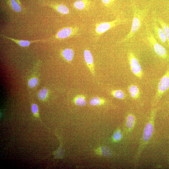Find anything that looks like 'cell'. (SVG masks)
<instances>
[{
    "label": "cell",
    "instance_id": "cell-26",
    "mask_svg": "<svg viewBox=\"0 0 169 169\" xmlns=\"http://www.w3.org/2000/svg\"><path fill=\"white\" fill-rule=\"evenodd\" d=\"M122 135L120 131L119 130L116 131L114 134L113 138L114 140L118 141L121 139Z\"/></svg>",
    "mask_w": 169,
    "mask_h": 169
},
{
    "label": "cell",
    "instance_id": "cell-9",
    "mask_svg": "<svg viewBox=\"0 0 169 169\" xmlns=\"http://www.w3.org/2000/svg\"><path fill=\"white\" fill-rule=\"evenodd\" d=\"M46 5L54 8L58 12L63 14H66L69 13V10L65 5L54 2H45Z\"/></svg>",
    "mask_w": 169,
    "mask_h": 169
},
{
    "label": "cell",
    "instance_id": "cell-3",
    "mask_svg": "<svg viewBox=\"0 0 169 169\" xmlns=\"http://www.w3.org/2000/svg\"><path fill=\"white\" fill-rule=\"evenodd\" d=\"M128 21L127 19L117 18L111 21L97 23L95 27V33L97 35H100L119 25L127 23Z\"/></svg>",
    "mask_w": 169,
    "mask_h": 169
},
{
    "label": "cell",
    "instance_id": "cell-25",
    "mask_svg": "<svg viewBox=\"0 0 169 169\" xmlns=\"http://www.w3.org/2000/svg\"><path fill=\"white\" fill-rule=\"evenodd\" d=\"M62 148V147L60 146L57 151L53 153L55 158H62L63 157V153Z\"/></svg>",
    "mask_w": 169,
    "mask_h": 169
},
{
    "label": "cell",
    "instance_id": "cell-6",
    "mask_svg": "<svg viewBox=\"0 0 169 169\" xmlns=\"http://www.w3.org/2000/svg\"><path fill=\"white\" fill-rule=\"evenodd\" d=\"M79 28L77 27L63 28L54 36L56 39H65L75 36L78 33Z\"/></svg>",
    "mask_w": 169,
    "mask_h": 169
},
{
    "label": "cell",
    "instance_id": "cell-24",
    "mask_svg": "<svg viewBox=\"0 0 169 169\" xmlns=\"http://www.w3.org/2000/svg\"><path fill=\"white\" fill-rule=\"evenodd\" d=\"M31 110L33 116L37 118H40L38 109L37 104L33 103L31 106Z\"/></svg>",
    "mask_w": 169,
    "mask_h": 169
},
{
    "label": "cell",
    "instance_id": "cell-5",
    "mask_svg": "<svg viewBox=\"0 0 169 169\" xmlns=\"http://www.w3.org/2000/svg\"><path fill=\"white\" fill-rule=\"evenodd\" d=\"M169 88V69L167 70L159 83L156 94L157 98H160Z\"/></svg>",
    "mask_w": 169,
    "mask_h": 169
},
{
    "label": "cell",
    "instance_id": "cell-21",
    "mask_svg": "<svg viewBox=\"0 0 169 169\" xmlns=\"http://www.w3.org/2000/svg\"><path fill=\"white\" fill-rule=\"evenodd\" d=\"M111 95L115 97L122 99L124 97V94L123 91L120 90H113L111 92Z\"/></svg>",
    "mask_w": 169,
    "mask_h": 169
},
{
    "label": "cell",
    "instance_id": "cell-10",
    "mask_svg": "<svg viewBox=\"0 0 169 169\" xmlns=\"http://www.w3.org/2000/svg\"><path fill=\"white\" fill-rule=\"evenodd\" d=\"M153 130L152 123L151 122L148 123L144 129L143 140L144 143H146L151 136Z\"/></svg>",
    "mask_w": 169,
    "mask_h": 169
},
{
    "label": "cell",
    "instance_id": "cell-16",
    "mask_svg": "<svg viewBox=\"0 0 169 169\" xmlns=\"http://www.w3.org/2000/svg\"><path fill=\"white\" fill-rule=\"evenodd\" d=\"M48 90L46 88H44L40 90L38 93V97L40 100L44 101L46 100L49 96Z\"/></svg>",
    "mask_w": 169,
    "mask_h": 169
},
{
    "label": "cell",
    "instance_id": "cell-15",
    "mask_svg": "<svg viewBox=\"0 0 169 169\" xmlns=\"http://www.w3.org/2000/svg\"><path fill=\"white\" fill-rule=\"evenodd\" d=\"M128 90L132 98L136 99L139 96V90L138 87L136 85L132 84L130 85Z\"/></svg>",
    "mask_w": 169,
    "mask_h": 169
},
{
    "label": "cell",
    "instance_id": "cell-1",
    "mask_svg": "<svg viewBox=\"0 0 169 169\" xmlns=\"http://www.w3.org/2000/svg\"><path fill=\"white\" fill-rule=\"evenodd\" d=\"M133 19L131 29L128 34L120 41L125 42L131 39L139 30L143 20L147 15L148 8L140 9L136 6H133Z\"/></svg>",
    "mask_w": 169,
    "mask_h": 169
},
{
    "label": "cell",
    "instance_id": "cell-18",
    "mask_svg": "<svg viewBox=\"0 0 169 169\" xmlns=\"http://www.w3.org/2000/svg\"><path fill=\"white\" fill-rule=\"evenodd\" d=\"M74 100L75 104L79 106L85 105L87 103L84 97L82 95L77 96L74 98Z\"/></svg>",
    "mask_w": 169,
    "mask_h": 169
},
{
    "label": "cell",
    "instance_id": "cell-28",
    "mask_svg": "<svg viewBox=\"0 0 169 169\" xmlns=\"http://www.w3.org/2000/svg\"><path fill=\"white\" fill-rule=\"evenodd\" d=\"M15 0L17 1L20 5H21V4L19 0Z\"/></svg>",
    "mask_w": 169,
    "mask_h": 169
},
{
    "label": "cell",
    "instance_id": "cell-12",
    "mask_svg": "<svg viewBox=\"0 0 169 169\" xmlns=\"http://www.w3.org/2000/svg\"><path fill=\"white\" fill-rule=\"evenodd\" d=\"M61 55L63 58L67 61H71L74 56V52L71 49H66L61 52Z\"/></svg>",
    "mask_w": 169,
    "mask_h": 169
},
{
    "label": "cell",
    "instance_id": "cell-20",
    "mask_svg": "<svg viewBox=\"0 0 169 169\" xmlns=\"http://www.w3.org/2000/svg\"><path fill=\"white\" fill-rule=\"evenodd\" d=\"M135 122V118L132 115H130L127 116L126 121V125L127 128L131 129L133 126Z\"/></svg>",
    "mask_w": 169,
    "mask_h": 169
},
{
    "label": "cell",
    "instance_id": "cell-8",
    "mask_svg": "<svg viewBox=\"0 0 169 169\" xmlns=\"http://www.w3.org/2000/svg\"><path fill=\"white\" fill-rule=\"evenodd\" d=\"M84 56L87 66L92 74L95 75L93 57L90 51L88 49L85 50L84 52Z\"/></svg>",
    "mask_w": 169,
    "mask_h": 169
},
{
    "label": "cell",
    "instance_id": "cell-14",
    "mask_svg": "<svg viewBox=\"0 0 169 169\" xmlns=\"http://www.w3.org/2000/svg\"><path fill=\"white\" fill-rule=\"evenodd\" d=\"M3 36L5 38L10 39V40H11L13 41V42H14L16 43L17 44H18L20 46H21L22 47H27L30 44L33 42H36L37 41H39L40 40H35V41H29L28 40H18L17 39H15L14 38H10L9 37H8L5 36L4 35H3Z\"/></svg>",
    "mask_w": 169,
    "mask_h": 169
},
{
    "label": "cell",
    "instance_id": "cell-11",
    "mask_svg": "<svg viewBox=\"0 0 169 169\" xmlns=\"http://www.w3.org/2000/svg\"><path fill=\"white\" fill-rule=\"evenodd\" d=\"M90 4V0H78L73 3L74 8L78 10H83L89 7Z\"/></svg>",
    "mask_w": 169,
    "mask_h": 169
},
{
    "label": "cell",
    "instance_id": "cell-17",
    "mask_svg": "<svg viewBox=\"0 0 169 169\" xmlns=\"http://www.w3.org/2000/svg\"><path fill=\"white\" fill-rule=\"evenodd\" d=\"M8 3L12 9L15 12H19L22 8L20 4L15 0H8Z\"/></svg>",
    "mask_w": 169,
    "mask_h": 169
},
{
    "label": "cell",
    "instance_id": "cell-2",
    "mask_svg": "<svg viewBox=\"0 0 169 169\" xmlns=\"http://www.w3.org/2000/svg\"><path fill=\"white\" fill-rule=\"evenodd\" d=\"M146 39L155 53L159 57L167 59L168 55L166 49L158 43L148 25L146 26Z\"/></svg>",
    "mask_w": 169,
    "mask_h": 169
},
{
    "label": "cell",
    "instance_id": "cell-7",
    "mask_svg": "<svg viewBox=\"0 0 169 169\" xmlns=\"http://www.w3.org/2000/svg\"><path fill=\"white\" fill-rule=\"evenodd\" d=\"M153 30L155 36L161 43L164 44L167 41L166 35L161 28H160L155 22L152 23Z\"/></svg>",
    "mask_w": 169,
    "mask_h": 169
},
{
    "label": "cell",
    "instance_id": "cell-23",
    "mask_svg": "<svg viewBox=\"0 0 169 169\" xmlns=\"http://www.w3.org/2000/svg\"><path fill=\"white\" fill-rule=\"evenodd\" d=\"M38 83V79L36 77H33L30 78L28 82V86L33 88L36 86Z\"/></svg>",
    "mask_w": 169,
    "mask_h": 169
},
{
    "label": "cell",
    "instance_id": "cell-22",
    "mask_svg": "<svg viewBox=\"0 0 169 169\" xmlns=\"http://www.w3.org/2000/svg\"><path fill=\"white\" fill-rule=\"evenodd\" d=\"M101 154L106 157H110L112 155V152L108 147L102 146L100 148Z\"/></svg>",
    "mask_w": 169,
    "mask_h": 169
},
{
    "label": "cell",
    "instance_id": "cell-4",
    "mask_svg": "<svg viewBox=\"0 0 169 169\" xmlns=\"http://www.w3.org/2000/svg\"><path fill=\"white\" fill-rule=\"evenodd\" d=\"M128 58L131 70L137 77L141 78L142 76V69L139 62L132 52L128 53Z\"/></svg>",
    "mask_w": 169,
    "mask_h": 169
},
{
    "label": "cell",
    "instance_id": "cell-19",
    "mask_svg": "<svg viewBox=\"0 0 169 169\" xmlns=\"http://www.w3.org/2000/svg\"><path fill=\"white\" fill-rule=\"evenodd\" d=\"M105 102V100L100 97H95L91 99L90 103L91 105H98L103 104Z\"/></svg>",
    "mask_w": 169,
    "mask_h": 169
},
{
    "label": "cell",
    "instance_id": "cell-27",
    "mask_svg": "<svg viewBox=\"0 0 169 169\" xmlns=\"http://www.w3.org/2000/svg\"><path fill=\"white\" fill-rule=\"evenodd\" d=\"M115 0H101L103 4L105 6H109L111 5Z\"/></svg>",
    "mask_w": 169,
    "mask_h": 169
},
{
    "label": "cell",
    "instance_id": "cell-13",
    "mask_svg": "<svg viewBox=\"0 0 169 169\" xmlns=\"http://www.w3.org/2000/svg\"><path fill=\"white\" fill-rule=\"evenodd\" d=\"M157 21L164 32L166 37L168 44H169V25L160 18L157 19Z\"/></svg>",
    "mask_w": 169,
    "mask_h": 169
}]
</instances>
